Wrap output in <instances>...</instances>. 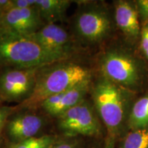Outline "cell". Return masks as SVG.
Segmentation results:
<instances>
[{"label": "cell", "instance_id": "6da1fadb", "mask_svg": "<svg viewBox=\"0 0 148 148\" xmlns=\"http://www.w3.org/2000/svg\"><path fill=\"white\" fill-rule=\"evenodd\" d=\"M92 103L107 132L106 148H113L116 140L128 129V118L136 94L114 84L98 73L92 77L89 91Z\"/></svg>", "mask_w": 148, "mask_h": 148}, {"label": "cell", "instance_id": "7a4b0ae2", "mask_svg": "<svg viewBox=\"0 0 148 148\" xmlns=\"http://www.w3.org/2000/svg\"><path fill=\"white\" fill-rule=\"evenodd\" d=\"M79 56L59 60L37 70L32 96L15 108L39 109L46 99L73 88L93 77L92 69L79 60Z\"/></svg>", "mask_w": 148, "mask_h": 148}, {"label": "cell", "instance_id": "3957f363", "mask_svg": "<svg viewBox=\"0 0 148 148\" xmlns=\"http://www.w3.org/2000/svg\"><path fill=\"white\" fill-rule=\"evenodd\" d=\"M98 73L129 91L138 94L148 84V63L130 48L111 45L97 57Z\"/></svg>", "mask_w": 148, "mask_h": 148}, {"label": "cell", "instance_id": "277c9868", "mask_svg": "<svg viewBox=\"0 0 148 148\" xmlns=\"http://www.w3.org/2000/svg\"><path fill=\"white\" fill-rule=\"evenodd\" d=\"M70 29L79 46L84 49L103 45L116 28L113 9L103 1H78Z\"/></svg>", "mask_w": 148, "mask_h": 148}, {"label": "cell", "instance_id": "5b68a950", "mask_svg": "<svg viewBox=\"0 0 148 148\" xmlns=\"http://www.w3.org/2000/svg\"><path fill=\"white\" fill-rule=\"evenodd\" d=\"M69 58L47 50L28 36L0 28V69L39 68Z\"/></svg>", "mask_w": 148, "mask_h": 148}, {"label": "cell", "instance_id": "8992f818", "mask_svg": "<svg viewBox=\"0 0 148 148\" xmlns=\"http://www.w3.org/2000/svg\"><path fill=\"white\" fill-rule=\"evenodd\" d=\"M56 119L58 130L66 138L77 136L98 137L102 134V123L88 97Z\"/></svg>", "mask_w": 148, "mask_h": 148}, {"label": "cell", "instance_id": "52a82bcc", "mask_svg": "<svg viewBox=\"0 0 148 148\" xmlns=\"http://www.w3.org/2000/svg\"><path fill=\"white\" fill-rule=\"evenodd\" d=\"M48 116L42 110L38 111V109L14 107L2 132L6 143H16L43 135L40 134L47 124Z\"/></svg>", "mask_w": 148, "mask_h": 148}, {"label": "cell", "instance_id": "ba28073f", "mask_svg": "<svg viewBox=\"0 0 148 148\" xmlns=\"http://www.w3.org/2000/svg\"><path fill=\"white\" fill-rule=\"evenodd\" d=\"M38 68L0 69V94L4 102L21 104L34 92Z\"/></svg>", "mask_w": 148, "mask_h": 148}, {"label": "cell", "instance_id": "9c48e42d", "mask_svg": "<svg viewBox=\"0 0 148 148\" xmlns=\"http://www.w3.org/2000/svg\"><path fill=\"white\" fill-rule=\"evenodd\" d=\"M28 37L47 50L67 58L80 56L83 49L71 31L58 23L45 24Z\"/></svg>", "mask_w": 148, "mask_h": 148}, {"label": "cell", "instance_id": "30bf717a", "mask_svg": "<svg viewBox=\"0 0 148 148\" xmlns=\"http://www.w3.org/2000/svg\"><path fill=\"white\" fill-rule=\"evenodd\" d=\"M45 25L36 5L29 8H12L0 18V28L25 36L34 34Z\"/></svg>", "mask_w": 148, "mask_h": 148}, {"label": "cell", "instance_id": "8fae6325", "mask_svg": "<svg viewBox=\"0 0 148 148\" xmlns=\"http://www.w3.org/2000/svg\"><path fill=\"white\" fill-rule=\"evenodd\" d=\"M112 9L116 28L130 44L138 43L141 24L136 1L116 0L113 1Z\"/></svg>", "mask_w": 148, "mask_h": 148}, {"label": "cell", "instance_id": "7c38bea8", "mask_svg": "<svg viewBox=\"0 0 148 148\" xmlns=\"http://www.w3.org/2000/svg\"><path fill=\"white\" fill-rule=\"evenodd\" d=\"M91 80L86 81L73 88L46 99L39 107L49 117L57 118L73 108L89 94Z\"/></svg>", "mask_w": 148, "mask_h": 148}, {"label": "cell", "instance_id": "4fadbf2b", "mask_svg": "<svg viewBox=\"0 0 148 148\" xmlns=\"http://www.w3.org/2000/svg\"><path fill=\"white\" fill-rule=\"evenodd\" d=\"M75 1L36 0V7L45 24L58 23L66 20V12Z\"/></svg>", "mask_w": 148, "mask_h": 148}, {"label": "cell", "instance_id": "5bb4252c", "mask_svg": "<svg viewBox=\"0 0 148 148\" xmlns=\"http://www.w3.org/2000/svg\"><path fill=\"white\" fill-rule=\"evenodd\" d=\"M127 126L130 130L148 127V92L134 100L130 112Z\"/></svg>", "mask_w": 148, "mask_h": 148}, {"label": "cell", "instance_id": "9a60e30c", "mask_svg": "<svg viewBox=\"0 0 148 148\" xmlns=\"http://www.w3.org/2000/svg\"><path fill=\"white\" fill-rule=\"evenodd\" d=\"M120 148H148V127L129 130L122 137Z\"/></svg>", "mask_w": 148, "mask_h": 148}, {"label": "cell", "instance_id": "2e32d148", "mask_svg": "<svg viewBox=\"0 0 148 148\" xmlns=\"http://www.w3.org/2000/svg\"><path fill=\"white\" fill-rule=\"evenodd\" d=\"M57 140L54 135L43 134L18 143H6L4 148H50Z\"/></svg>", "mask_w": 148, "mask_h": 148}, {"label": "cell", "instance_id": "e0dca14e", "mask_svg": "<svg viewBox=\"0 0 148 148\" xmlns=\"http://www.w3.org/2000/svg\"><path fill=\"white\" fill-rule=\"evenodd\" d=\"M140 20L141 29L138 44L141 54L148 63V19L140 16Z\"/></svg>", "mask_w": 148, "mask_h": 148}, {"label": "cell", "instance_id": "ac0fdd59", "mask_svg": "<svg viewBox=\"0 0 148 148\" xmlns=\"http://www.w3.org/2000/svg\"><path fill=\"white\" fill-rule=\"evenodd\" d=\"M50 148H82L81 142L78 138H66L57 140Z\"/></svg>", "mask_w": 148, "mask_h": 148}, {"label": "cell", "instance_id": "d6986e66", "mask_svg": "<svg viewBox=\"0 0 148 148\" xmlns=\"http://www.w3.org/2000/svg\"><path fill=\"white\" fill-rule=\"evenodd\" d=\"M14 110V106H3V105L0 106V134H2L8 118Z\"/></svg>", "mask_w": 148, "mask_h": 148}, {"label": "cell", "instance_id": "ffe728a7", "mask_svg": "<svg viewBox=\"0 0 148 148\" xmlns=\"http://www.w3.org/2000/svg\"><path fill=\"white\" fill-rule=\"evenodd\" d=\"M137 3L139 16L148 19V0L136 1Z\"/></svg>", "mask_w": 148, "mask_h": 148}, {"label": "cell", "instance_id": "44dd1931", "mask_svg": "<svg viewBox=\"0 0 148 148\" xmlns=\"http://www.w3.org/2000/svg\"><path fill=\"white\" fill-rule=\"evenodd\" d=\"M3 102H4V101H3V99H2V97H1V94H0V106H2V105H3Z\"/></svg>", "mask_w": 148, "mask_h": 148}, {"label": "cell", "instance_id": "7402d4cb", "mask_svg": "<svg viewBox=\"0 0 148 148\" xmlns=\"http://www.w3.org/2000/svg\"><path fill=\"white\" fill-rule=\"evenodd\" d=\"M1 16H2V13H1V12H0V18H1Z\"/></svg>", "mask_w": 148, "mask_h": 148}, {"label": "cell", "instance_id": "603a6c76", "mask_svg": "<svg viewBox=\"0 0 148 148\" xmlns=\"http://www.w3.org/2000/svg\"><path fill=\"white\" fill-rule=\"evenodd\" d=\"M1 135V134H0ZM0 146H1V138H0Z\"/></svg>", "mask_w": 148, "mask_h": 148}]
</instances>
